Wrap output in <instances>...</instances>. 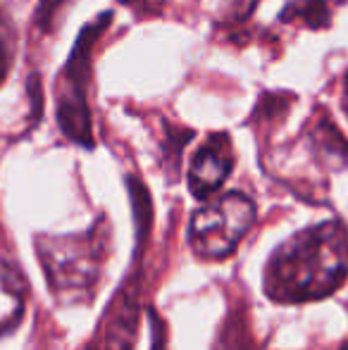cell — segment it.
<instances>
[{"mask_svg":"<svg viewBox=\"0 0 348 350\" xmlns=\"http://www.w3.org/2000/svg\"><path fill=\"white\" fill-rule=\"evenodd\" d=\"M150 350H165V332L160 327V322H158V332L153 327V346H150Z\"/></svg>","mask_w":348,"mask_h":350,"instance_id":"obj_13","label":"cell"},{"mask_svg":"<svg viewBox=\"0 0 348 350\" xmlns=\"http://www.w3.org/2000/svg\"><path fill=\"white\" fill-rule=\"evenodd\" d=\"M256 221V203L246 193H224L191 217L189 243L203 260H222L237 250Z\"/></svg>","mask_w":348,"mask_h":350,"instance_id":"obj_4","label":"cell"},{"mask_svg":"<svg viewBox=\"0 0 348 350\" xmlns=\"http://www.w3.org/2000/svg\"><path fill=\"white\" fill-rule=\"evenodd\" d=\"M348 277V229L320 221L284 241L265 267V295L274 303H312L332 295Z\"/></svg>","mask_w":348,"mask_h":350,"instance_id":"obj_1","label":"cell"},{"mask_svg":"<svg viewBox=\"0 0 348 350\" xmlns=\"http://www.w3.org/2000/svg\"><path fill=\"white\" fill-rule=\"evenodd\" d=\"M234 170V148L227 134H213L196 150L189 170V189L196 198H208Z\"/></svg>","mask_w":348,"mask_h":350,"instance_id":"obj_5","label":"cell"},{"mask_svg":"<svg viewBox=\"0 0 348 350\" xmlns=\"http://www.w3.org/2000/svg\"><path fill=\"white\" fill-rule=\"evenodd\" d=\"M291 19H303L308 22V27L322 29L325 24H330V10L325 0H293L282 10V22H291Z\"/></svg>","mask_w":348,"mask_h":350,"instance_id":"obj_9","label":"cell"},{"mask_svg":"<svg viewBox=\"0 0 348 350\" xmlns=\"http://www.w3.org/2000/svg\"><path fill=\"white\" fill-rule=\"evenodd\" d=\"M341 350H348V343H346V346H344V348H341Z\"/></svg>","mask_w":348,"mask_h":350,"instance_id":"obj_15","label":"cell"},{"mask_svg":"<svg viewBox=\"0 0 348 350\" xmlns=\"http://www.w3.org/2000/svg\"><path fill=\"white\" fill-rule=\"evenodd\" d=\"M112 22L110 12H103L101 19L86 24L79 38L75 41L65 67L57 74L55 83V107L57 124L62 134L72 143L84 148H93V122L88 110V83H91V53L98 38Z\"/></svg>","mask_w":348,"mask_h":350,"instance_id":"obj_3","label":"cell"},{"mask_svg":"<svg viewBox=\"0 0 348 350\" xmlns=\"http://www.w3.org/2000/svg\"><path fill=\"white\" fill-rule=\"evenodd\" d=\"M344 107H346V115H348V74H346V91H344Z\"/></svg>","mask_w":348,"mask_h":350,"instance_id":"obj_14","label":"cell"},{"mask_svg":"<svg viewBox=\"0 0 348 350\" xmlns=\"http://www.w3.org/2000/svg\"><path fill=\"white\" fill-rule=\"evenodd\" d=\"M27 279L8 262H0V334L19 324L24 314Z\"/></svg>","mask_w":348,"mask_h":350,"instance_id":"obj_6","label":"cell"},{"mask_svg":"<svg viewBox=\"0 0 348 350\" xmlns=\"http://www.w3.org/2000/svg\"><path fill=\"white\" fill-rule=\"evenodd\" d=\"M136 293L126 288L112 308V317L105 334V350H131L136 334Z\"/></svg>","mask_w":348,"mask_h":350,"instance_id":"obj_7","label":"cell"},{"mask_svg":"<svg viewBox=\"0 0 348 350\" xmlns=\"http://www.w3.org/2000/svg\"><path fill=\"white\" fill-rule=\"evenodd\" d=\"M14 60V27L5 10L0 8V83L8 79Z\"/></svg>","mask_w":348,"mask_h":350,"instance_id":"obj_10","label":"cell"},{"mask_svg":"<svg viewBox=\"0 0 348 350\" xmlns=\"http://www.w3.org/2000/svg\"><path fill=\"white\" fill-rule=\"evenodd\" d=\"M215 350H256L253 334H251V329H248L243 314H239V312L229 314L227 324H224L222 332H219Z\"/></svg>","mask_w":348,"mask_h":350,"instance_id":"obj_8","label":"cell"},{"mask_svg":"<svg viewBox=\"0 0 348 350\" xmlns=\"http://www.w3.org/2000/svg\"><path fill=\"white\" fill-rule=\"evenodd\" d=\"M105 241V234L98 231V226L88 234L43 236L36 241L38 262L57 303H91L107 253Z\"/></svg>","mask_w":348,"mask_h":350,"instance_id":"obj_2","label":"cell"},{"mask_svg":"<svg viewBox=\"0 0 348 350\" xmlns=\"http://www.w3.org/2000/svg\"><path fill=\"white\" fill-rule=\"evenodd\" d=\"M120 3L129 5V8L139 10V12H158L160 10L158 3H163V0H120Z\"/></svg>","mask_w":348,"mask_h":350,"instance_id":"obj_12","label":"cell"},{"mask_svg":"<svg viewBox=\"0 0 348 350\" xmlns=\"http://www.w3.org/2000/svg\"><path fill=\"white\" fill-rule=\"evenodd\" d=\"M72 0H38L36 8V27L41 31H51L55 27L57 17L62 14V10L70 5Z\"/></svg>","mask_w":348,"mask_h":350,"instance_id":"obj_11","label":"cell"}]
</instances>
